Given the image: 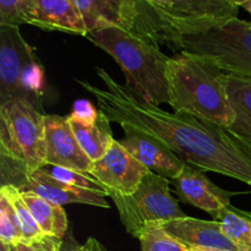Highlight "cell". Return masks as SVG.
Here are the masks:
<instances>
[{
  "mask_svg": "<svg viewBox=\"0 0 251 251\" xmlns=\"http://www.w3.org/2000/svg\"><path fill=\"white\" fill-rule=\"evenodd\" d=\"M88 32L119 27L136 31L139 9L135 0H73Z\"/></svg>",
  "mask_w": 251,
  "mask_h": 251,
  "instance_id": "4fadbf2b",
  "label": "cell"
},
{
  "mask_svg": "<svg viewBox=\"0 0 251 251\" xmlns=\"http://www.w3.org/2000/svg\"><path fill=\"white\" fill-rule=\"evenodd\" d=\"M172 181L176 186V195L183 202L205 211L213 220L223 208L229 207L230 199L234 195V193L223 190L213 184L205 176V171L189 164L180 176Z\"/></svg>",
  "mask_w": 251,
  "mask_h": 251,
  "instance_id": "8fae6325",
  "label": "cell"
},
{
  "mask_svg": "<svg viewBox=\"0 0 251 251\" xmlns=\"http://www.w3.org/2000/svg\"><path fill=\"white\" fill-rule=\"evenodd\" d=\"M86 38L109 54L122 68L125 87L142 102L169 103L167 64L169 56L159 46L134 31L108 27L88 32Z\"/></svg>",
  "mask_w": 251,
  "mask_h": 251,
  "instance_id": "3957f363",
  "label": "cell"
},
{
  "mask_svg": "<svg viewBox=\"0 0 251 251\" xmlns=\"http://www.w3.org/2000/svg\"><path fill=\"white\" fill-rule=\"evenodd\" d=\"M169 103L176 113L229 127L234 123L227 73L208 60L179 50L167 64Z\"/></svg>",
  "mask_w": 251,
  "mask_h": 251,
  "instance_id": "7a4b0ae2",
  "label": "cell"
},
{
  "mask_svg": "<svg viewBox=\"0 0 251 251\" xmlns=\"http://www.w3.org/2000/svg\"><path fill=\"white\" fill-rule=\"evenodd\" d=\"M21 242L24 238L16 211L9 199L0 194V243L14 247Z\"/></svg>",
  "mask_w": 251,
  "mask_h": 251,
  "instance_id": "603a6c76",
  "label": "cell"
},
{
  "mask_svg": "<svg viewBox=\"0 0 251 251\" xmlns=\"http://www.w3.org/2000/svg\"><path fill=\"white\" fill-rule=\"evenodd\" d=\"M119 213L120 221L131 237H139L149 223L185 217L178 201L172 196L169 180L150 171L131 195L108 194Z\"/></svg>",
  "mask_w": 251,
  "mask_h": 251,
  "instance_id": "ba28073f",
  "label": "cell"
},
{
  "mask_svg": "<svg viewBox=\"0 0 251 251\" xmlns=\"http://www.w3.org/2000/svg\"><path fill=\"white\" fill-rule=\"evenodd\" d=\"M103 87L77 80L95 97L98 109L125 134H135L162 145L186 164L230 176L251 186V147L227 127L185 113H169L142 102L104 69L96 68Z\"/></svg>",
  "mask_w": 251,
  "mask_h": 251,
  "instance_id": "6da1fadb",
  "label": "cell"
},
{
  "mask_svg": "<svg viewBox=\"0 0 251 251\" xmlns=\"http://www.w3.org/2000/svg\"><path fill=\"white\" fill-rule=\"evenodd\" d=\"M46 114L24 100L0 103L1 185L19 188L28 174L47 166Z\"/></svg>",
  "mask_w": 251,
  "mask_h": 251,
  "instance_id": "277c9868",
  "label": "cell"
},
{
  "mask_svg": "<svg viewBox=\"0 0 251 251\" xmlns=\"http://www.w3.org/2000/svg\"><path fill=\"white\" fill-rule=\"evenodd\" d=\"M149 172L147 167L114 139L104 156L93 162L91 176L104 186L108 194L127 196L137 190Z\"/></svg>",
  "mask_w": 251,
  "mask_h": 251,
  "instance_id": "9c48e42d",
  "label": "cell"
},
{
  "mask_svg": "<svg viewBox=\"0 0 251 251\" xmlns=\"http://www.w3.org/2000/svg\"><path fill=\"white\" fill-rule=\"evenodd\" d=\"M0 194H2V195H5L9 199V201L12 203L15 211H16L24 242H41V240H44L46 238H48L42 232L39 226L37 225L31 211L28 210L25 201L22 200L21 191H20V189L17 186L12 185V184L1 185Z\"/></svg>",
  "mask_w": 251,
  "mask_h": 251,
  "instance_id": "44dd1931",
  "label": "cell"
},
{
  "mask_svg": "<svg viewBox=\"0 0 251 251\" xmlns=\"http://www.w3.org/2000/svg\"><path fill=\"white\" fill-rule=\"evenodd\" d=\"M19 189L21 191H32L41 198L60 206L69 203H83L96 207L109 208L105 195L63 183L54 178L44 168L28 174Z\"/></svg>",
  "mask_w": 251,
  "mask_h": 251,
  "instance_id": "5bb4252c",
  "label": "cell"
},
{
  "mask_svg": "<svg viewBox=\"0 0 251 251\" xmlns=\"http://www.w3.org/2000/svg\"><path fill=\"white\" fill-rule=\"evenodd\" d=\"M137 239L142 251H189L185 245L163 229L161 222L149 223L145 226Z\"/></svg>",
  "mask_w": 251,
  "mask_h": 251,
  "instance_id": "7402d4cb",
  "label": "cell"
},
{
  "mask_svg": "<svg viewBox=\"0 0 251 251\" xmlns=\"http://www.w3.org/2000/svg\"><path fill=\"white\" fill-rule=\"evenodd\" d=\"M120 144L150 171L171 180L180 176L186 166L173 151L140 135L125 134Z\"/></svg>",
  "mask_w": 251,
  "mask_h": 251,
  "instance_id": "2e32d148",
  "label": "cell"
},
{
  "mask_svg": "<svg viewBox=\"0 0 251 251\" xmlns=\"http://www.w3.org/2000/svg\"><path fill=\"white\" fill-rule=\"evenodd\" d=\"M0 251H6V248H5L2 244H0Z\"/></svg>",
  "mask_w": 251,
  "mask_h": 251,
  "instance_id": "4dcf8cb0",
  "label": "cell"
},
{
  "mask_svg": "<svg viewBox=\"0 0 251 251\" xmlns=\"http://www.w3.org/2000/svg\"><path fill=\"white\" fill-rule=\"evenodd\" d=\"M70 251H107L105 248L100 244L98 240H96L95 238H88L85 242V244L77 245V247L74 248Z\"/></svg>",
  "mask_w": 251,
  "mask_h": 251,
  "instance_id": "83f0119b",
  "label": "cell"
},
{
  "mask_svg": "<svg viewBox=\"0 0 251 251\" xmlns=\"http://www.w3.org/2000/svg\"><path fill=\"white\" fill-rule=\"evenodd\" d=\"M27 24L47 31L86 37L87 28L73 0H31Z\"/></svg>",
  "mask_w": 251,
  "mask_h": 251,
  "instance_id": "9a60e30c",
  "label": "cell"
},
{
  "mask_svg": "<svg viewBox=\"0 0 251 251\" xmlns=\"http://www.w3.org/2000/svg\"><path fill=\"white\" fill-rule=\"evenodd\" d=\"M215 221L221 223L223 233L239 251H251V218L245 211L230 205L223 208Z\"/></svg>",
  "mask_w": 251,
  "mask_h": 251,
  "instance_id": "ffe728a7",
  "label": "cell"
},
{
  "mask_svg": "<svg viewBox=\"0 0 251 251\" xmlns=\"http://www.w3.org/2000/svg\"><path fill=\"white\" fill-rule=\"evenodd\" d=\"M179 50L208 60L227 74L251 77V22L237 17L202 33L184 36Z\"/></svg>",
  "mask_w": 251,
  "mask_h": 251,
  "instance_id": "8992f818",
  "label": "cell"
},
{
  "mask_svg": "<svg viewBox=\"0 0 251 251\" xmlns=\"http://www.w3.org/2000/svg\"><path fill=\"white\" fill-rule=\"evenodd\" d=\"M68 117L70 120L90 126V125H95L100 120V110L97 109L90 100H80L74 103L73 110Z\"/></svg>",
  "mask_w": 251,
  "mask_h": 251,
  "instance_id": "484cf974",
  "label": "cell"
},
{
  "mask_svg": "<svg viewBox=\"0 0 251 251\" xmlns=\"http://www.w3.org/2000/svg\"><path fill=\"white\" fill-rule=\"evenodd\" d=\"M240 7H243V9H245L247 10L248 12H249L250 14V16H251V1H248V2H245V4H243L242 6ZM251 22V21H250Z\"/></svg>",
  "mask_w": 251,
  "mask_h": 251,
  "instance_id": "f1b7e54d",
  "label": "cell"
},
{
  "mask_svg": "<svg viewBox=\"0 0 251 251\" xmlns=\"http://www.w3.org/2000/svg\"><path fill=\"white\" fill-rule=\"evenodd\" d=\"M47 166L61 167L91 174L93 162L83 152L68 117L46 114Z\"/></svg>",
  "mask_w": 251,
  "mask_h": 251,
  "instance_id": "30bf717a",
  "label": "cell"
},
{
  "mask_svg": "<svg viewBox=\"0 0 251 251\" xmlns=\"http://www.w3.org/2000/svg\"><path fill=\"white\" fill-rule=\"evenodd\" d=\"M227 88L235 117L227 130L251 147V77L227 74Z\"/></svg>",
  "mask_w": 251,
  "mask_h": 251,
  "instance_id": "e0dca14e",
  "label": "cell"
},
{
  "mask_svg": "<svg viewBox=\"0 0 251 251\" xmlns=\"http://www.w3.org/2000/svg\"><path fill=\"white\" fill-rule=\"evenodd\" d=\"M245 213H247V215L251 218V211H245Z\"/></svg>",
  "mask_w": 251,
  "mask_h": 251,
  "instance_id": "1f68e13d",
  "label": "cell"
},
{
  "mask_svg": "<svg viewBox=\"0 0 251 251\" xmlns=\"http://www.w3.org/2000/svg\"><path fill=\"white\" fill-rule=\"evenodd\" d=\"M44 169L48 171L54 178L63 181V183L76 186V188L96 191V193H100V194H103V195L108 196V193L104 189V186H103L97 179L93 178L91 174L83 173V172L73 171V169L61 168V167H54V166H46L44 167Z\"/></svg>",
  "mask_w": 251,
  "mask_h": 251,
  "instance_id": "cb8c5ba5",
  "label": "cell"
},
{
  "mask_svg": "<svg viewBox=\"0 0 251 251\" xmlns=\"http://www.w3.org/2000/svg\"><path fill=\"white\" fill-rule=\"evenodd\" d=\"M31 0H0V26L27 24Z\"/></svg>",
  "mask_w": 251,
  "mask_h": 251,
  "instance_id": "d4e9b609",
  "label": "cell"
},
{
  "mask_svg": "<svg viewBox=\"0 0 251 251\" xmlns=\"http://www.w3.org/2000/svg\"><path fill=\"white\" fill-rule=\"evenodd\" d=\"M69 123L81 149L87 154L88 158L92 162L102 158L114 140L109 130V125H108L109 120L102 114V112H100V120L95 125L86 126L70 119H69Z\"/></svg>",
  "mask_w": 251,
  "mask_h": 251,
  "instance_id": "d6986e66",
  "label": "cell"
},
{
  "mask_svg": "<svg viewBox=\"0 0 251 251\" xmlns=\"http://www.w3.org/2000/svg\"><path fill=\"white\" fill-rule=\"evenodd\" d=\"M43 71L19 26H0V103L24 100L43 113Z\"/></svg>",
  "mask_w": 251,
  "mask_h": 251,
  "instance_id": "5b68a950",
  "label": "cell"
},
{
  "mask_svg": "<svg viewBox=\"0 0 251 251\" xmlns=\"http://www.w3.org/2000/svg\"><path fill=\"white\" fill-rule=\"evenodd\" d=\"M2 245L6 248V251H60L61 240L48 237L41 242H21L14 247Z\"/></svg>",
  "mask_w": 251,
  "mask_h": 251,
  "instance_id": "4316f807",
  "label": "cell"
},
{
  "mask_svg": "<svg viewBox=\"0 0 251 251\" xmlns=\"http://www.w3.org/2000/svg\"><path fill=\"white\" fill-rule=\"evenodd\" d=\"M232 1L240 7L243 4H245V2H248V1H251V0H232Z\"/></svg>",
  "mask_w": 251,
  "mask_h": 251,
  "instance_id": "f546056e",
  "label": "cell"
},
{
  "mask_svg": "<svg viewBox=\"0 0 251 251\" xmlns=\"http://www.w3.org/2000/svg\"><path fill=\"white\" fill-rule=\"evenodd\" d=\"M239 6L232 0H171V6L157 19L153 42L178 50L181 38L222 26L237 19Z\"/></svg>",
  "mask_w": 251,
  "mask_h": 251,
  "instance_id": "52a82bcc",
  "label": "cell"
},
{
  "mask_svg": "<svg viewBox=\"0 0 251 251\" xmlns=\"http://www.w3.org/2000/svg\"><path fill=\"white\" fill-rule=\"evenodd\" d=\"M21 198L42 232L47 237L63 239L68 230V217L63 206L46 200L32 191H21Z\"/></svg>",
  "mask_w": 251,
  "mask_h": 251,
  "instance_id": "ac0fdd59",
  "label": "cell"
},
{
  "mask_svg": "<svg viewBox=\"0 0 251 251\" xmlns=\"http://www.w3.org/2000/svg\"><path fill=\"white\" fill-rule=\"evenodd\" d=\"M189 251H215V250H189Z\"/></svg>",
  "mask_w": 251,
  "mask_h": 251,
  "instance_id": "d6a6232c",
  "label": "cell"
},
{
  "mask_svg": "<svg viewBox=\"0 0 251 251\" xmlns=\"http://www.w3.org/2000/svg\"><path fill=\"white\" fill-rule=\"evenodd\" d=\"M161 226L189 250L239 251L223 233L218 221H203L185 216L164 221Z\"/></svg>",
  "mask_w": 251,
  "mask_h": 251,
  "instance_id": "7c38bea8",
  "label": "cell"
}]
</instances>
